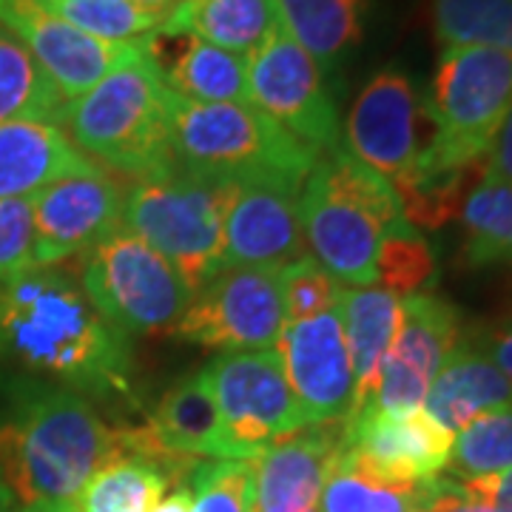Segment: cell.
Returning a JSON list of instances; mask_svg holds the SVG:
<instances>
[{"label":"cell","instance_id":"21","mask_svg":"<svg viewBox=\"0 0 512 512\" xmlns=\"http://www.w3.org/2000/svg\"><path fill=\"white\" fill-rule=\"evenodd\" d=\"M143 43L174 94L197 103H251L245 57L231 55L174 23H163Z\"/></svg>","mask_w":512,"mask_h":512},{"label":"cell","instance_id":"25","mask_svg":"<svg viewBox=\"0 0 512 512\" xmlns=\"http://www.w3.org/2000/svg\"><path fill=\"white\" fill-rule=\"evenodd\" d=\"M163 453L183 458H222V419L205 367L174 384L143 424Z\"/></svg>","mask_w":512,"mask_h":512},{"label":"cell","instance_id":"27","mask_svg":"<svg viewBox=\"0 0 512 512\" xmlns=\"http://www.w3.org/2000/svg\"><path fill=\"white\" fill-rule=\"evenodd\" d=\"M165 23L183 26L239 57H251L282 29L276 0H205L200 6H177Z\"/></svg>","mask_w":512,"mask_h":512},{"label":"cell","instance_id":"22","mask_svg":"<svg viewBox=\"0 0 512 512\" xmlns=\"http://www.w3.org/2000/svg\"><path fill=\"white\" fill-rule=\"evenodd\" d=\"M94 168L97 163L74 146L57 123H0V200H32L49 185Z\"/></svg>","mask_w":512,"mask_h":512},{"label":"cell","instance_id":"5","mask_svg":"<svg viewBox=\"0 0 512 512\" xmlns=\"http://www.w3.org/2000/svg\"><path fill=\"white\" fill-rule=\"evenodd\" d=\"M60 128L103 168L148 180L174 168L171 89L143 52L111 69L97 86L69 100Z\"/></svg>","mask_w":512,"mask_h":512},{"label":"cell","instance_id":"33","mask_svg":"<svg viewBox=\"0 0 512 512\" xmlns=\"http://www.w3.org/2000/svg\"><path fill=\"white\" fill-rule=\"evenodd\" d=\"M501 470H512V407L487 413L458 430L447 461V476L458 481Z\"/></svg>","mask_w":512,"mask_h":512},{"label":"cell","instance_id":"10","mask_svg":"<svg viewBox=\"0 0 512 512\" xmlns=\"http://www.w3.org/2000/svg\"><path fill=\"white\" fill-rule=\"evenodd\" d=\"M205 373L220 407L222 458L254 461L274 441L308 427L274 348L220 353Z\"/></svg>","mask_w":512,"mask_h":512},{"label":"cell","instance_id":"18","mask_svg":"<svg viewBox=\"0 0 512 512\" xmlns=\"http://www.w3.org/2000/svg\"><path fill=\"white\" fill-rule=\"evenodd\" d=\"M202 458L163 453L140 427L117 430V450L74 498L77 512H151L174 481H188Z\"/></svg>","mask_w":512,"mask_h":512},{"label":"cell","instance_id":"28","mask_svg":"<svg viewBox=\"0 0 512 512\" xmlns=\"http://www.w3.org/2000/svg\"><path fill=\"white\" fill-rule=\"evenodd\" d=\"M66 103L35 55L0 23V123L46 120L60 126Z\"/></svg>","mask_w":512,"mask_h":512},{"label":"cell","instance_id":"16","mask_svg":"<svg viewBox=\"0 0 512 512\" xmlns=\"http://www.w3.org/2000/svg\"><path fill=\"white\" fill-rule=\"evenodd\" d=\"M276 353L308 424L348 421L353 410V365L339 311L288 322Z\"/></svg>","mask_w":512,"mask_h":512},{"label":"cell","instance_id":"32","mask_svg":"<svg viewBox=\"0 0 512 512\" xmlns=\"http://www.w3.org/2000/svg\"><path fill=\"white\" fill-rule=\"evenodd\" d=\"M52 15L86 35L109 43H134L157 32L165 20L140 9L134 0H37Z\"/></svg>","mask_w":512,"mask_h":512},{"label":"cell","instance_id":"1","mask_svg":"<svg viewBox=\"0 0 512 512\" xmlns=\"http://www.w3.org/2000/svg\"><path fill=\"white\" fill-rule=\"evenodd\" d=\"M0 359L92 399L131 396V342L72 276L32 268L0 282Z\"/></svg>","mask_w":512,"mask_h":512},{"label":"cell","instance_id":"47","mask_svg":"<svg viewBox=\"0 0 512 512\" xmlns=\"http://www.w3.org/2000/svg\"><path fill=\"white\" fill-rule=\"evenodd\" d=\"M313 512H316V510H313Z\"/></svg>","mask_w":512,"mask_h":512},{"label":"cell","instance_id":"29","mask_svg":"<svg viewBox=\"0 0 512 512\" xmlns=\"http://www.w3.org/2000/svg\"><path fill=\"white\" fill-rule=\"evenodd\" d=\"M430 481L424 484H390L370 476L339 456L330 467L316 512H421Z\"/></svg>","mask_w":512,"mask_h":512},{"label":"cell","instance_id":"8","mask_svg":"<svg viewBox=\"0 0 512 512\" xmlns=\"http://www.w3.org/2000/svg\"><path fill=\"white\" fill-rule=\"evenodd\" d=\"M80 288L123 333L174 330L194 291L146 239L117 228L83 259Z\"/></svg>","mask_w":512,"mask_h":512},{"label":"cell","instance_id":"41","mask_svg":"<svg viewBox=\"0 0 512 512\" xmlns=\"http://www.w3.org/2000/svg\"><path fill=\"white\" fill-rule=\"evenodd\" d=\"M476 348L481 350V353H487L490 362H493V365L512 382V322L490 330V333L481 339V345H476Z\"/></svg>","mask_w":512,"mask_h":512},{"label":"cell","instance_id":"11","mask_svg":"<svg viewBox=\"0 0 512 512\" xmlns=\"http://www.w3.org/2000/svg\"><path fill=\"white\" fill-rule=\"evenodd\" d=\"M285 325L282 268H225L194 291L174 333L200 348L245 353L274 348Z\"/></svg>","mask_w":512,"mask_h":512},{"label":"cell","instance_id":"26","mask_svg":"<svg viewBox=\"0 0 512 512\" xmlns=\"http://www.w3.org/2000/svg\"><path fill=\"white\" fill-rule=\"evenodd\" d=\"M276 9L282 29L328 77L362 46L367 0H276Z\"/></svg>","mask_w":512,"mask_h":512},{"label":"cell","instance_id":"46","mask_svg":"<svg viewBox=\"0 0 512 512\" xmlns=\"http://www.w3.org/2000/svg\"><path fill=\"white\" fill-rule=\"evenodd\" d=\"M174 3H177V6H200L205 0H174ZM177 6H174V9H177Z\"/></svg>","mask_w":512,"mask_h":512},{"label":"cell","instance_id":"15","mask_svg":"<svg viewBox=\"0 0 512 512\" xmlns=\"http://www.w3.org/2000/svg\"><path fill=\"white\" fill-rule=\"evenodd\" d=\"M0 23L35 55L66 100H77L111 69L143 52V40L109 43L86 35L37 0H0Z\"/></svg>","mask_w":512,"mask_h":512},{"label":"cell","instance_id":"4","mask_svg":"<svg viewBox=\"0 0 512 512\" xmlns=\"http://www.w3.org/2000/svg\"><path fill=\"white\" fill-rule=\"evenodd\" d=\"M171 151L188 174L302 191L319 154L254 103H197L171 92Z\"/></svg>","mask_w":512,"mask_h":512},{"label":"cell","instance_id":"36","mask_svg":"<svg viewBox=\"0 0 512 512\" xmlns=\"http://www.w3.org/2000/svg\"><path fill=\"white\" fill-rule=\"evenodd\" d=\"M282 285H285V313L288 322L311 319L319 313H328L339 302L342 285L313 259L305 254L291 265L282 268Z\"/></svg>","mask_w":512,"mask_h":512},{"label":"cell","instance_id":"31","mask_svg":"<svg viewBox=\"0 0 512 512\" xmlns=\"http://www.w3.org/2000/svg\"><path fill=\"white\" fill-rule=\"evenodd\" d=\"M441 46H484L512 57V0H430Z\"/></svg>","mask_w":512,"mask_h":512},{"label":"cell","instance_id":"42","mask_svg":"<svg viewBox=\"0 0 512 512\" xmlns=\"http://www.w3.org/2000/svg\"><path fill=\"white\" fill-rule=\"evenodd\" d=\"M191 507H194V498H191V487L188 484H183V487H177L174 493H168L154 507L151 512H191Z\"/></svg>","mask_w":512,"mask_h":512},{"label":"cell","instance_id":"34","mask_svg":"<svg viewBox=\"0 0 512 512\" xmlns=\"http://www.w3.org/2000/svg\"><path fill=\"white\" fill-rule=\"evenodd\" d=\"M436 282V256L430 242L410 222L387 231L376 259V285L396 296L424 293Z\"/></svg>","mask_w":512,"mask_h":512},{"label":"cell","instance_id":"37","mask_svg":"<svg viewBox=\"0 0 512 512\" xmlns=\"http://www.w3.org/2000/svg\"><path fill=\"white\" fill-rule=\"evenodd\" d=\"M32 200H0V282L35 268Z\"/></svg>","mask_w":512,"mask_h":512},{"label":"cell","instance_id":"20","mask_svg":"<svg viewBox=\"0 0 512 512\" xmlns=\"http://www.w3.org/2000/svg\"><path fill=\"white\" fill-rule=\"evenodd\" d=\"M345 441V421L308 424L254 458V512H313Z\"/></svg>","mask_w":512,"mask_h":512},{"label":"cell","instance_id":"7","mask_svg":"<svg viewBox=\"0 0 512 512\" xmlns=\"http://www.w3.org/2000/svg\"><path fill=\"white\" fill-rule=\"evenodd\" d=\"M510 106V55L484 46H444L427 92L436 143L421 174H447L484 163Z\"/></svg>","mask_w":512,"mask_h":512},{"label":"cell","instance_id":"44","mask_svg":"<svg viewBox=\"0 0 512 512\" xmlns=\"http://www.w3.org/2000/svg\"><path fill=\"white\" fill-rule=\"evenodd\" d=\"M15 512H77L74 504H32V507H20Z\"/></svg>","mask_w":512,"mask_h":512},{"label":"cell","instance_id":"43","mask_svg":"<svg viewBox=\"0 0 512 512\" xmlns=\"http://www.w3.org/2000/svg\"><path fill=\"white\" fill-rule=\"evenodd\" d=\"M140 9H146V12H151V15H157V18H168L171 12H174V0H134Z\"/></svg>","mask_w":512,"mask_h":512},{"label":"cell","instance_id":"39","mask_svg":"<svg viewBox=\"0 0 512 512\" xmlns=\"http://www.w3.org/2000/svg\"><path fill=\"white\" fill-rule=\"evenodd\" d=\"M481 183H512V106L484 157Z\"/></svg>","mask_w":512,"mask_h":512},{"label":"cell","instance_id":"12","mask_svg":"<svg viewBox=\"0 0 512 512\" xmlns=\"http://www.w3.org/2000/svg\"><path fill=\"white\" fill-rule=\"evenodd\" d=\"M248 100L319 157L342 146V123L328 74L285 29L245 57Z\"/></svg>","mask_w":512,"mask_h":512},{"label":"cell","instance_id":"23","mask_svg":"<svg viewBox=\"0 0 512 512\" xmlns=\"http://www.w3.org/2000/svg\"><path fill=\"white\" fill-rule=\"evenodd\" d=\"M512 407V382L476 345H458L441 365L421 410L456 436L470 421Z\"/></svg>","mask_w":512,"mask_h":512},{"label":"cell","instance_id":"2","mask_svg":"<svg viewBox=\"0 0 512 512\" xmlns=\"http://www.w3.org/2000/svg\"><path fill=\"white\" fill-rule=\"evenodd\" d=\"M117 450V430L83 396L52 384H23L0 421V484L20 507L74 504Z\"/></svg>","mask_w":512,"mask_h":512},{"label":"cell","instance_id":"19","mask_svg":"<svg viewBox=\"0 0 512 512\" xmlns=\"http://www.w3.org/2000/svg\"><path fill=\"white\" fill-rule=\"evenodd\" d=\"M308 251L299 194L276 185H237L225 214V268H285Z\"/></svg>","mask_w":512,"mask_h":512},{"label":"cell","instance_id":"9","mask_svg":"<svg viewBox=\"0 0 512 512\" xmlns=\"http://www.w3.org/2000/svg\"><path fill=\"white\" fill-rule=\"evenodd\" d=\"M436 143L427 94L402 66H384L350 103L342 148L390 185L416 180Z\"/></svg>","mask_w":512,"mask_h":512},{"label":"cell","instance_id":"40","mask_svg":"<svg viewBox=\"0 0 512 512\" xmlns=\"http://www.w3.org/2000/svg\"><path fill=\"white\" fill-rule=\"evenodd\" d=\"M461 487L470 495L481 498L484 504L495 507V510L512 512V470H501V473H493V476L467 478V481H461Z\"/></svg>","mask_w":512,"mask_h":512},{"label":"cell","instance_id":"24","mask_svg":"<svg viewBox=\"0 0 512 512\" xmlns=\"http://www.w3.org/2000/svg\"><path fill=\"white\" fill-rule=\"evenodd\" d=\"M336 311L342 319L353 365V419L376 390L384 356L402 322V296L384 288H342Z\"/></svg>","mask_w":512,"mask_h":512},{"label":"cell","instance_id":"13","mask_svg":"<svg viewBox=\"0 0 512 512\" xmlns=\"http://www.w3.org/2000/svg\"><path fill=\"white\" fill-rule=\"evenodd\" d=\"M458 345H461V313L456 311V305L427 291L402 296V322L384 356L376 390L362 410H376V413L421 410L436 373Z\"/></svg>","mask_w":512,"mask_h":512},{"label":"cell","instance_id":"6","mask_svg":"<svg viewBox=\"0 0 512 512\" xmlns=\"http://www.w3.org/2000/svg\"><path fill=\"white\" fill-rule=\"evenodd\" d=\"M237 183H222L171 168L137 180L126 194L123 228L180 271L191 291L225 271V214L234 202Z\"/></svg>","mask_w":512,"mask_h":512},{"label":"cell","instance_id":"3","mask_svg":"<svg viewBox=\"0 0 512 512\" xmlns=\"http://www.w3.org/2000/svg\"><path fill=\"white\" fill-rule=\"evenodd\" d=\"M299 220L311 256L345 288H376L387 231L407 222L390 180L339 146L322 154L299 191Z\"/></svg>","mask_w":512,"mask_h":512},{"label":"cell","instance_id":"35","mask_svg":"<svg viewBox=\"0 0 512 512\" xmlns=\"http://www.w3.org/2000/svg\"><path fill=\"white\" fill-rule=\"evenodd\" d=\"M194 507L191 512H254V461L214 458L200 461L188 476Z\"/></svg>","mask_w":512,"mask_h":512},{"label":"cell","instance_id":"45","mask_svg":"<svg viewBox=\"0 0 512 512\" xmlns=\"http://www.w3.org/2000/svg\"><path fill=\"white\" fill-rule=\"evenodd\" d=\"M9 501H12V495L6 493V487L0 484V512H9Z\"/></svg>","mask_w":512,"mask_h":512},{"label":"cell","instance_id":"14","mask_svg":"<svg viewBox=\"0 0 512 512\" xmlns=\"http://www.w3.org/2000/svg\"><path fill=\"white\" fill-rule=\"evenodd\" d=\"M453 439L456 436L424 410H362L345 421L342 456L390 484H424L447 470Z\"/></svg>","mask_w":512,"mask_h":512},{"label":"cell","instance_id":"38","mask_svg":"<svg viewBox=\"0 0 512 512\" xmlns=\"http://www.w3.org/2000/svg\"><path fill=\"white\" fill-rule=\"evenodd\" d=\"M421 512H501L484 504L481 498L470 495L461 481L450 476H439L430 481V490H427V501H424V510Z\"/></svg>","mask_w":512,"mask_h":512},{"label":"cell","instance_id":"17","mask_svg":"<svg viewBox=\"0 0 512 512\" xmlns=\"http://www.w3.org/2000/svg\"><path fill=\"white\" fill-rule=\"evenodd\" d=\"M126 194L106 174L66 177L32 197L35 211V268H52L74 254H89L100 239L123 228Z\"/></svg>","mask_w":512,"mask_h":512},{"label":"cell","instance_id":"30","mask_svg":"<svg viewBox=\"0 0 512 512\" xmlns=\"http://www.w3.org/2000/svg\"><path fill=\"white\" fill-rule=\"evenodd\" d=\"M464 256L470 265L512 262V183H481L464 197Z\"/></svg>","mask_w":512,"mask_h":512}]
</instances>
